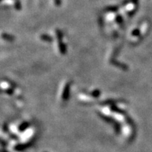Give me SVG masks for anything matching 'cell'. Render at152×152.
<instances>
[{"instance_id": "cell-1", "label": "cell", "mask_w": 152, "mask_h": 152, "mask_svg": "<svg viewBox=\"0 0 152 152\" xmlns=\"http://www.w3.org/2000/svg\"><path fill=\"white\" fill-rule=\"evenodd\" d=\"M56 38L58 39V44H59V49L60 52L61 54H64L66 52V46L65 45L64 43L62 41L63 39V33L60 30H56Z\"/></svg>"}, {"instance_id": "cell-2", "label": "cell", "mask_w": 152, "mask_h": 152, "mask_svg": "<svg viewBox=\"0 0 152 152\" xmlns=\"http://www.w3.org/2000/svg\"><path fill=\"white\" fill-rule=\"evenodd\" d=\"M40 39H41L42 40H43V41L48 42H50L53 41V38L51 36H49V35H46V34H43V35H40Z\"/></svg>"}, {"instance_id": "cell-3", "label": "cell", "mask_w": 152, "mask_h": 152, "mask_svg": "<svg viewBox=\"0 0 152 152\" xmlns=\"http://www.w3.org/2000/svg\"><path fill=\"white\" fill-rule=\"evenodd\" d=\"M118 9V7H115V6H111V7H106V9H105V10H106V11H108V12H116V11H117Z\"/></svg>"}, {"instance_id": "cell-4", "label": "cell", "mask_w": 152, "mask_h": 152, "mask_svg": "<svg viewBox=\"0 0 152 152\" xmlns=\"http://www.w3.org/2000/svg\"><path fill=\"white\" fill-rule=\"evenodd\" d=\"M15 7L18 10H20L21 9V4L19 1V0H15Z\"/></svg>"}, {"instance_id": "cell-5", "label": "cell", "mask_w": 152, "mask_h": 152, "mask_svg": "<svg viewBox=\"0 0 152 152\" xmlns=\"http://www.w3.org/2000/svg\"><path fill=\"white\" fill-rule=\"evenodd\" d=\"M4 38L6 39V40H9V41H13L14 40V38L13 36H11V35H4Z\"/></svg>"}, {"instance_id": "cell-6", "label": "cell", "mask_w": 152, "mask_h": 152, "mask_svg": "<svg viewBox=\"0 0 152 152\" xmlns=\"http://www.w3.org/2000/svg\"><path fill=\"white\" fill-rule=\"evenodd\" d=\"M116 21H117L118 23H120H120H122V18L120 15H117V16H116Z\"/></svg>"}, {"instance_id": "cell-7", "label": "cell", "mask_w": 152, "mask_h": 152, "mask_svg": "<svg viewBox=\"0 0 152 152\" xmlns=\"http://www.w3.org/2000/svg\"><path fill=\"white\" fill-rule=\"evenodd\" d=\"M54 3L56 6H60L61 4V0H54Z\"/></svg>"}]
</instances>
